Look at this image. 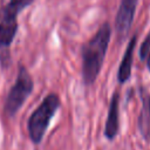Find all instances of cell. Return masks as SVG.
I'll use <instances>...</instances> for the list:
<instances>
[{
	"label": "cell",
	"mask_w": 150,
	"mask_h": 150,
	"mask_svg": "<svg viewBox=\"0 0 150 150\" xmlns=\"http://www.w3.org/2000/svg\"><path fill=\"white\" fill-rule=\"evenodd\" d=\"M111 36V27L108 22L101 25L95 35L82 46V81L84 86H91L102 68Z\"/></svg>",
	"instance_id": "cell-1"
},
{
	"label": "cell",
	"mask_w": 150,
	"mask_h": 150,
	"mask_svg": "<svg viewBox=\"0 0 150 150\" xmlns=\"http://www.w3.org/2000/svg\"><path fill=\"white\" fill-rule=\"evenodd\" d=\"M34 0H8L0 11V63L7 67L11 60V46L18 30V15Z\"/></svg>",
	"instance_id": "cell-2"
},
{
	"label": "cell",
	"mask_w": 150,
	"mask_h": 150,
	"mask_svg": "<svg viewBox=\"0 0 150 150\" xmlns=\"http://www.w3.org/2000/svg\"><path fill=\"white\" fill-rule=\"evenodd\" d=\"M60 104L61 102L59 95L50 93L42 100L39 107L29 116L27 122V130L29 138L34 144H39L42 141L49 122L60 108Z\"/></svg>",
	"instance_id": "cell-3"
},
{
	"label": "cell",
	"mask_w": 150,
	"mask_h": 150,
	"mask_svg": "<svg viewBox=\"0 0 150 150\" xmlns=\"http://www.w3.org/2000/svg\"><path fill=\"white\" fill-rule=\"evenodd\" d=\"M33 88H34V82L30 74L28 73L26 67L20 66L15 83L11 88L7 98L5 101L4 110L8 117H13L20 110L27 97L32 94Z\"/></svg>",
	"instance_id": "cell-4"
},
{
	"label": "cell",
	"mask_w": 150,
	"mask_h": 150,
	"mask_svg": "<svg viewBox=\"0 0 150 150\" xmlns=\"http://www.w3.org/2000/svg\"><path fill=\"white\" fill-rule=\"evenodd\" d=\"M137 2L138 0H121L120 2V7L115 19V29H116L117 40L120 42H122L129 35L135 16Z\"/></svg>",
	"instance_id": "cell-5"
},
{
	"label": "cell",
	"mask_w": 150,
	"mask_h": 150,
	"mask_svg": "<svg viewBox=\"0 0 150 150\" xmlns=\"http://www.w3.org/2000/svg\"><path fill=\"white\" fill-rule=\"evenodd\" d=\"M120 130V93L115 91L110 98L108 117L104 125V136L108 141L115 139Z\"/></svg>",
	"instance_id": "cell-6"
},
{
	"label": "cell",
	"mask_w": 150,
	"mask_h": 150,
	"mask_svg": "<svg viewBox=\"0 0 150 150\" xmlns=\"http://www.w3.org/2000/svg\"><path fill=\"white\" fill-rule=\"evenodd\" d=\"M136 42H137V35H132L127 48L124 52V55L122 57V61L120 63V68H118V73H117V80L121 84L125 83L130 75H131V67H132V56H134V50L136 47Z\"/></svg>",
	"instance_id": "cell-7"
},
{
	"label": "cell",
	"mask_w": 150,
	"mask_h": 150,
	"mask_svg": "<svg viewBox=\"0 0 150 150\" xmlns=\"http://www.w3.org/2000/svg\"><path fill=\"white\" fill-rule=\"evenodd\" d=\"M142 108L138 117V128L143 137L150 143V94L142 90Z\"/></svg>",
	"instance_id": "cell-8"
},
{
	"label": "cell",
	"mask_w": 150,
	"mask_h": 150,
	"mask_svg": "<svg viewBox=\"0 0 150 150\" xmlns=\"http://www.w3.org/2000/svg\"><path fill=\"white\" fill-rule=\"evenodd\" d=\"M138 56L142 61L146 62V68L150 71V32L148 34V36L144 39L141 48H139V53Z\"/></svg>",
	"instance_id": "cell-9"
}]
</instances>
